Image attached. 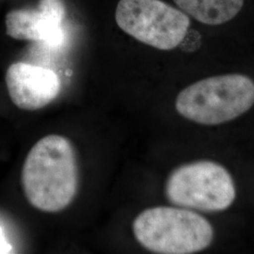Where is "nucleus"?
Masks as SVG:
<instances>
[{
    "label": "nucleus",
    "mask_w": 254,
    "mask_h": 254,
    "mask_svg": "<svg viewBox=\"0 0 254 254\" xmlns=\"http://www.w3.org/2000/svg\"><path fill=\"white\" fill-rule=\"evenodd\" d=\"M166 196L178 207L218 212L236 199V188L227 170L213 161H196L175 169L166 183Z\"/></svg>",
    "instance_id": "4"
},
{
    "label": "nucleus",
    "mask_w": 254,
    "mask_h": 254,
    "mask_svg": "<svg viewBox=\"0 0 254 254\" xmlns=\"http://www.w3.org/2000/svg\"><path fill=\"white\" fill-rule=\"evenodd\" d=\"M12 253V246L9 244L4 235V231L0 226V254H10Z\"/></svg>",
    "instance_id": "9"
},
{
    "label": "nucleus",
    "mask_w": 254,
    "mask_h": 254,
    "mask_svg": "<svg viewBox=\"0 0 254 254\" xmlns=\"http://www.w3.org/2000/svg\"><path fill=\"white\" fill-rule=\"evenodd\" d=\"M133 233L146 250L160 254H196L207 249L214 238L206 218L183 207L146 209L135 218Z\"/></svg>",
    "instance_id": "2"
},
{
    "label": "nucleus",
    "mask_w": 254,
    "mask_h": 254,
    "mask_svg": "<svg viewBox=\"0 0 254 254\" xmlns=\"http://www.w3.org/2000/svg\"><path fill=\"white\" fill-rule=\"evenodd\" d=\"M11 102L20 109L38 110L59 96L62 82L53 70L27 63L11 64L6 73Z\"/></svg>",
    "instance_id": "7"
},
{
    "label": "nucleus",
    "mask_w": 254,
    "mask_h": 254,
    "mask_svg": "<svg viewBox=\"0 0 254 254\" xmlns=\"http://www.w3.org/2000/svg\"><path fill=\"white\" fill-rule=\"evenodd\" d=\"M254 105V82L233 73L204 78L178 94L175 108L184 118L204 126H217L244 114Z\"/></svg>",
    "instance_id": "3"
},
{
    "label": "nucleus",
    "mask_w": 254,
    "mask_h": 254,
    "mask_svg": "<svg viewBox=\"0 0 254 254\" xmlns=\"http://www.w3.org/2000/svg\"><path fill=\"white\" fill-rule=\"evenodd\" d=\"M65 8L62 0H41L37 9H14L6 16V31L16 40L58 48L64 45Z\"/></svg>",
    "instance_id": "6"
},
{
    "label": "nucleus",
    "mask_w": 254,
    "mask_h": 254,
    "mask_svg": "<svg viewBox=\"0 0 254 254\" xmlns=\"http://www.w3.org/2000/svg\"><path fill=\"white\" fill-rule=\"evenodd\" d=\"M117 25L128 35L160 50H172L187 36L190 20L161 0H120Z\"/></svg>",
    "instance_id": "5"
},
{
    "label": "nucleus",
    "mask_w": 254,
    "mask_h": 254,
    "mask_svg": "<svg viewBox=\"0 0 254 254\" xmlns=\"http://www.w3.org/2000/svg\"><path fill=\"white\" fill-rule=\"evenodd\" d=\"M78 165L72 142L65 136H44L30 149L22 170V185L35 208L57 213L67 208L78 190Z\"/></svg>",
    "instance_id": "1"
},
{
    "label": "nucleus",
    "mask_w": 254,
    "mask_h": 254,
    "mask_svg": "<svg viewBox=\"0 0 254 254\" xmlns=\"http://www.w3.org/2000/svg\"><path fill=\"white\" fill-rule=\"evenodd\" d=\"M186 13L202 24L217 26L232 20L243 8L244 0H173Z\"/></svg>",
    "instance_id": "8"
}]
</instances>
